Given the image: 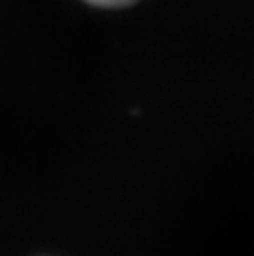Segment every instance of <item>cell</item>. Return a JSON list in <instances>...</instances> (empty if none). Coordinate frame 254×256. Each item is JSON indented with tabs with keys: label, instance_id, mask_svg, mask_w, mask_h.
<instances>
[{
	"label": "cell",
	"instance_id": "6da1fadb",
	"mask_svg": "<svg viewBox=\"0 0 254 256\" xmlns=\"http://www.w3.org/2000/svg\"><path fill=\"white\" fill-rule=\"evenodd\" d=\"M88 2L104 4V7H115V4H126V2H130V0H88Z\"/></svg>",
	"mask_w": 254,
	"mask_h": 256
}]
</instances>
